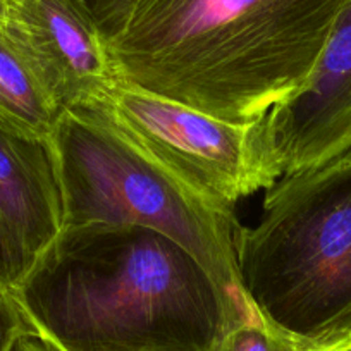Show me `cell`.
Returning <instances> with one entry per match:
<instances>
[{
	"mask_svg": "<svg viewBox=\"0 0 351 351\" xmlns=\"http://www.w3.org/2000/svg\"><path fill=\"white\" fill-rule=\"evenodd\" d=\"M11 291L56 351H214L255 315L186 248L140 226L64 228Z\"/></svg>",
	"mask_w": 351,
	"mask_h": 351,
	"instance_id": "obj_1",
	"label": "cell"
},
{
	"mask_svg": "<svg viewBox=\"0 0 351 351\" xmlns=\"http://www.w3.org/2000/svg\"><path fill=\"white\" fill-rule=\"evenodd\" d=\"M12 351H56L53 348H50L49 344L43 343L38 336L32 332H26L16 341V344L12 346Z\"/></svg>",
	"mask_w": 351,
	"mask_h": 351,
	"instance_id": "obj_13",
	"label": "cell"
},
{
	"mask_svg": "<svg viewBox=\"0 0 351 351\" xmlns=\"http://www.w3.org/2000/svg\"><path fill=\"white\" fill-rule=\"evenodd\" d=\"M310 351H351V332L330 343L315 344Z\"/></svg>",
	"mask_w": 351,
	"mask_h": 351,
	"instance_id": "obj_14",
	"label": "cell"
},
{
	"mask_svg": "<svg viewBox=\"0 0 351 351\" xmlns=\"http://www.w3.org/2000/svg\"><path fill=\"white\" fill-rule=\"evenodd\" d=\"M313 346L269 326L255 313L232 326L214 351H310Z\"/></svg>",
	"mask_w": 351,
	"mask_h": 351,
	"instance_id": "obj_10",
	"label": "cell"
},
{
	"mask_svg": "<svg viewBox=\"0 0 351 351\" xmlns=\"http://www.w3.org/2000/svg\"><path fill=\"white\" fill-rule=\"evenodd\" d=\"M64 228L140 226L186 248L232 302L253 312L236 263L234 214L214 207L83 109L64 110L52 138Z\"/></svg>",
	"mask_w": 351,
	"mask_h": 351,
	"instance_id": "obj_4",
	"label": "cell"
},
{
	"mask_svg": "<svg viewBox=\"0 0 351 351\" xmlns=\"http://www.w3.org/2000/svg\"><path fill=\"white\" fill-rule=\"evenodd\" d=\"M64 229V204L50 140L0 130V281L26 278Z\"/></svg>",
	"mask_w": 351,
	"mask_h": 351,
	"instance_id": "obj_8",
	"label": "cell"
},
{
	"mask_svg": "<svg viewBox=\"0 0 351 351\" xmlns=\"http://www.w3.org/2000/svg\"><path fill=\"white\" fill-rule=\"evenodd\" d=\"M80 109L221 210L232 212L241 198L267 190L281 178L269 150L265 119H215L123 83Z\"/></svg>",
	"mask_w": 351,
	"mask_h": 351,
	"instance_id": "obj_5",
	"label": "cell"
},
{
	"mask_svg": "<svg viewBox=\"0 0 351 351\" xmlns=\"http://www.w3.org/2000/svg\"><path fill=\"white\" fill-rule=\"evenodd\" d=\"M29 330L14 295L0 282V351H12L16 341Z\"/></svg>",
	"mask_w": 351,
	"mask_h": 351,
	"instance_id": "obj_11",
	"label": "cell"
},
{
	"mask_svg": "<svg viewBox=\"0 0 351 351\" xmlns=\"http://www.w3.org/2000/svg\"><path fill=\"white\" fill-rule=\"evenodd\" d=\"M265 134L281 176L351 147V0L306 83L267 114Z\"/></svg>",
	"mask_w": 351,
	"mask_h": 351,
	"instance_id": "obj_6",
	"label": "cell"
},
{
	"mask_svg": "<svg viewBox=\"0 0 351 351\" xmlns=\"http://www.w3.org/2000/svg\"><path fill=\"white\" fill-rule=\"evenodd\" d=\"M0 282H2V281H0ZM2 285H4V282H2Z\"/></svg>",
	"mask_w": 351,
	"mask_h": 351,
	"instance_id": "obj_16",
	"label": "cell"
},
{
	"mask_svg": "<svg viewBox=\"0 0 351 351\" xmlns=\"http://www.w3.org/2000/svg\"><path fill=\"white\" fill-rule=\"evenodd\" d=\"M8 19L62 112L119 83L102 32L76 0H12Z\"/></svg>",
	"mask_w": 351,
	"mask_h": 351,
	"instance_id": "obj_7",
	"label": "cell"
},
{
	"mask_svg": "<svg viewBox=\"0 0 351 351\" xmlns=\"http://www.w3.org/2000/svg\"><path fill=\"white\" fill-rule=\"evenodd\" d=\"M348 2L133 0L106 43L119 83L253 123L306 83Z\"/></svg>",
	"mask_w": 351,
	"mask_h": 351,
	"instance_id": "obj_2",
	"label": "cell"
},
{
	"mask_svg": "<svg viewBox=\"0 0 351 351\" xmlns=\"http://www.w3.org/2000/svg\"><path fill=\"white\" fill-rule=\"evenodd\" d=\"M234 243L243 295L263 322L305 344L348 336L351 147L281 176Z\"/></svg>",
	"mask_w": 351,
	"mask_h": 351,
	"instance_id": "obj_3",
	"label": "cell"
},
{
	"mask_svg": "<svg viewBox=\"0 0 351 351\" xmlns=\"http://www.w3.org/2000/svg\"><path fill=\"white\" fill-rule=\"evenodd\" d=\"M95 21L104 38H109L126 18L133 0H76Z\"/></svg>",
	"mask_w": 351,
	"mask_h": 351,
	"instance_id": "obj_12",
	"label": "cell"
},
{
	"mask_svg": "<svg viewBox=\"0 0 351 351\" xmlns=\"http://www.w3.org/2000/svg\"><path fill=\"white\" fill-rule=\"evenodd\" d=\"M12 0H0V18H5L9 14V9H11Z\"/></svg>",
	"mask_w": 351,
	"mask_h": 351,
	"instance_id": "obj_15",
	"label": "cell"
},
{
	"mask_svg": "<svg viewBox=\"0 0 351 351\" xmlns=\"http://www.w3.org/2000/svg\"><path fill=\"white\" fill-rule=\"evenodd\" d=\"M60 114L8 16L0 18V130L50 140Z\"/></svg>",
	"mask_w": 351,
	"mask_h": 351,
	"instance_id": "obj_9",
	"label": "cell"
}]
</instances>
